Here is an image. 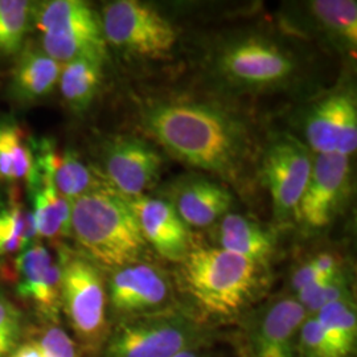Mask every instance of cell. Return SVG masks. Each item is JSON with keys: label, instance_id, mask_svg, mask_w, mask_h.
Wrapping results in <instances>:
<instances>
[{"label": "cell", "instance_id": "obj_20", "mask_svg": "<svg viewBox=\"0 0 357 357\" xmlns=\"http://www.w3.org/2000/svg\"><path fill=\"white\" fill-rule=\"evenodd\" d=\"M220 248L265 266L275 250V237L249 217L227 213L217 228Z\"/></svg>", "mask_w": 357, "mask_h": 357}, {"label": "cell", "instance_id": "obj_37", "mask_svg": "<svg viewBox=\"0 0 357 357\" xmlns=\"http://www.w3.org/2000/svg\"><path fill=\"white\" fill-rule=\"evenodd\" d=\"M13 348V345L0 340V357H4L6 355H8V354H10V351H11Z\"/></svg>", "mask_w": 357, "mask_h": 357}, {"label": "cell", "instance_id": "obj_18", "mask_svg": "<svg viewBox=\"0 0 357 357\" xmlns=\"http://www.w3.org/2000/svg\"><path fill=\"white\" fill-rule=\"evenodd\" d=\"M169 203L187 227L206 228L228 213L231 195L212 180L192 178L178 185Z\"/></svg>", "mask_w": 357, "mask_h": 357}, {"label": "cell", "instance_id": "obj_9", "mask_svg": "<svg viewBox=\"0 0 357 357\" xmlns=\"http://www.w3.org/2000/svg\"><path fill=\"white\" fill-rule=\"evenodd\" d=\"M261 169L275 218L286 221L295 216L312 169L308 147L291 135L280 137L268 144Z\"/></svg>", "mask_w": 357, "mask_h": 357}, {"label": "cell", "instance_id": "obj_34", "mask_svg": "<svg viewBox=\"0 0 357 357\" xmlns=\"http://www.w3.org/2000/svg\"><path fill=\"white\" fill-rule=\"evenodd\" d=\"M308 262L317 268L320 274H323L326 277L335 275V274L343 271L339 258L331 253H321V255H315Z\"/></svg>", "mask_w": 357, "mask_h": 357}, {"label": "cell", "instance_id": "obj_11", "mask_svg": "<svg viewBox=\"0 0 357 357\" xmlns=\"http://www.w3.org/2000/svg\"><path fill=\"white\" fill-rule=\"evenodd\" d=\"M348 190L349 158L339 153H317L294 217L307 229H324L342 211Z\"/></svg>", "mask_w": 357, "mask_h": 357}, {"label": "cell", "instance_id": "obj_29", "mask_svg": "<svg viewBox=\"0 0 357 357\" xmlns=\"http://www.w3.org/2000/svg\"><path fill=\"white\" fill-rule=\"evenodd\" d=\"M296 357H339L314 317H307L301 327Z\"/></svg>", "mask_w": 357, "mask_h": 357}, {"label": "cell", "instance_id": "obj_15", "mask_svg": "<svg viewBox=\"0 0 357 357\" xmlns=\"http://www.w3.org/2000/svg\"><path fill=\"white\" fill-rule=\"evenodd\" d=\"M17 293L31 301L47 319L59 318L61 308V262L43 245H32L16 258Z\"/></svg>", "mask_w": 357, "mask_h": 357}, {"label": "cell", "instance_id": "obj_31", "mask_svg": "<svg viewBox=\"0 0 357 357\" xmlns=\"http://www.w3.org/2000/svg\"><path fill=\"white\" fill-rule=\"evenodd\" d=\"M36 343L44 357H81L73 339L57 326L45 328Z\"/></svg>", "mask_w": 357, "mask_h": 357}, {"label": "cell", "instance_id": "obj_12", "mask_svg": "<svg viewBox=\"0 0 357 357\" xmlns=\"http://www.w3.org/2000/svg\"><path fill=\"white\" fill-rule=\"evenodd\" d=\"M306 311L295 296L277 298L258 308L246 327L245 357H296Z\"/></svg>", "mask_w": 357, "mask_h": 357}, {"label": "cell", "instance_id": "obj_19", "mask_svg": "<svg viewBox=\"0 0 357 357\" xmlns=\"http://www.w3.org/2000/svg\"><path fill=\"white\" fill-rule=\"evenodd\" d=\"M308 29L342 51H355L357 44V3L351 0H315L306 3Z\"/></svg>", "mask_w": 357, "mask_h": 357}, {"label": "cell", "instance_id": "obj_24", "mask_svg": "<svg viewBox=\"0 0 357 357\" xmlns=\"http://www.w3.org/2000/svg\"><path fill=\"white\" fill-rule=\"evenodd\" d=\"M35 168L33 150L20 126L11 118H0V178L28 180Z\"/></svg>", "mask_w": 357, "mask_h": 357}, {"label": "cell", "instance_id": "obj_36", "mask_svg": "<svg viewBox=\"0 0 357 357\" xmlns=\"http://www.w3.org/2000/svg\"><path fill=\"white\" fill-rule=\"evenodd\" d=\"M175 357H211V355L205 348H196V349H190V351L181 352Z\"/></svg>", "mask_w": 357, "mask_h": 357}, {"label": "cell", "instance_id": "obj_30", "mask_svg": "<svg viewBox=\"0 0 357 357\" xmlns=\"http://www.w3.org/2000/svg\"><path fill=\"white\" fill-rule=\"evenodd\" d=\"M357 149V109L356 102L352 96L347 94L345 97L342 116L339 122L337 138H336V151L339 155L349 158L356 153Z\"/></svg>", "mask_w": 357, "mask_h": 357}, {"label": "cell", "instance_id": "obj_17", "mask_svg": "<svg viewBox=\"0 0 357 357\" xmlns=\"http://www.w3.org/2000/svg\"><path fill=\"white\" fill-rule=\"evenodd\" d=\"M61 70L63 64L41 48L24 47L11 70L8 93L16 102H35L51 94L59 84Z\"/></svg>", "mask_w": 357, "mask_h": 357}, {"label": "cell", "instance_id": "obj_35", "mask_svg": "<svg viewBox=\"0 0 357 357\" xmlns=\"http://www.w3.org/2000/svg\"><path fill=\"white\" fill-rule=\"evenodd\" d=\"M10 357H44L36 342H31L17 348Z\"/></svg>", "mask_w": 357, "mask_h": 357}, {"label": "cell", "instance_id": "obj_38", "mask_svg": "<svg viewBox=\"0 0 357 357\" xmlns=\"http://www.w3.org/2000/svg\"><path fill=\"white\" fill-rule=\"evenodd\" d=\"M243 357H245V356H243Z\"/></svg>", "mask_w": 357, "mask_h": 357}, {"label": "cell", "instance_id": "obj_5", "mask_svg": "<svg viewBox=\"0 0 357 357\" xmlns=\"http://www.w3.org/2000/svg\"><path fill=\"white\" fill-rule=\"evenodd\" d=\"M215 335L211 326L176 307L121 320L105 339V357H175L206 348Z\"/></svg>", "mask_w": 357, "mask_h": 357}, {"label": "cell", "instance_id": "obj_23", "mask_svg": "<svg viewBox=\"0 0 357 357\" xmlns=\"http://www.w3.org/2000/svg\"><path fill=\"white\" fill-rule=\"evenodd\" d=\"M314 318L339 357L355 354L357 342V315L352 296L323 307Z\"/></svg>", "mask_w": 357, "mask_h": 357}, {"label": "cell", "instance_id": "obj_28", "mask_svg": "<svg viewBox=\"0 0 357 357\" xmlns=\"http://www.w3.org/2000/svg\"><path fill=\"white\" fill-rule=\"evenodd\" d=\"M349 296H352L349 291V281L344 273L340 271L308 284L299 290L295 298L305 308L307 317H314L323 307Z\"/></svg>", "mask_w": 357, "mask_h": 357}, {"label": "cell", "instance_id": "obj_14", "mask_svg": "<svg viewBox=\"0 0 357 357\" xmlns=\"http://www.w3.org/2000/svg\"><path fill=\"white\" fill-rule=\"evenodd\" d=\"M126 199L137 216L147 246L150 245L168 261L180 264L191 250V237L175 206L168 200L146 195Z\"/></svg>", "mask_w": 357, "mask_h": 357}, {"label": "cell", "instance_id": "obj_32", "mask_svg": "<svg viewBox=\"0 0 357 357\" xmlns=\"http://www.w3.org/2000/svg\"><path fill=\"white\" fill-rule=\"evenodd\" d=\"M22 314L10 301L0 296V340L8 344H16L20 335Z\"/></svg>", "mask_w": 357, "mask_h": 357}, {"label": "cell", "instance_id": "obj_22", "mask_svg": "<svg viewBox=\"0 0 357 357\" xmlns=\"http://www.w3.org/2000/svg\"><path fill=\"white\" fill-rule=\"evenodd\" d=\"M103 64L90 59H78L63 65L59 88L65 103L75 112H86L101 88Z\"/></svg>", "mask_w": 357, "mask_h": 357}, {"label": "cell", "instance_id": "obj_21", "mask_svg": "<svg viewBox=\"0 0 357 357\" xmlns=\"http://www.w3.org/2000/svg\"><path fill=\"white\" fill-rule=\"evenodd\" d=\"M26 183L31 188L32 215L38 236L48 240L70 236L72 200L57 191L51 180L40 174L38 168H35Z\"/></svg>", "mask_w": 357, "mask_h": 357}, {"label": "cell", "instance_id": "obj_13", "mask_svg": "<svg viewBox=\"0 0 357 357\" xmlns=\"http://www.w3.org/2000/svg\"><path fill=\"white\" fill-rule=\"evenodd\" d=\"M109 299L122 319L159 314L176 308L166 274L156 266L137 262L115 270Z\"/></svg>", "mask_w": 357, "mask_h": 357}, {"label": "cell", "instance_id": "obj_1", "mask_svg": "<svg viewBox=\"0 0 357 357\" xmlns=\"http://www.w3.org/2000/svg\"><path fill=\"white\" fill-rule=\"evenodd\" d=\"M142 125L175 159L228 180H237L252 153L246 125L213 103L153 101L142 110Z\"/></svg>", "mask_w": 357, "mask_h": 357}, {"label": "cell", "instance_id": "obj_25", "mask_svg": "<svg viewBox=\"0 0 357 357\" xmlns=\"http://www.w3.org/2000/svg\"><path fill=\"white\" fill-rule=\"evenodd\" d=\"M347 94H330L315 103L305 121L307 143L315 153H336V138Z\"/></svg>", "mask_w": 357, "mask_h": 357}, {"label": "cell", "instance_id": "obj_7", "mask_svg": "<svg viewBox=\"0 0 357 357\" xmlns=\"http://www.w3.org/2000/svg\"><path fill=\"white\" fill-rule=\"evenodd\" d=\"M100 17L106 44L131 57L163 60L178 43V32L172 23L141 1L107 3Z\"/></svg>", "mask_w": 357, "mask_h": 357}, {"label": "cell", "instance_id": "obj_27", "mask_svg": "<svg viewBox=\"0 0 357 357\" xmlns=\"http://www.w3.org/2000/svg\"><path fill=\"white\" fill-rule=\"evenodd\" d=\"M35 1L0 0V53L17 56L33 20Z\"/></svg>", "mask_w": 357, "mask_h": 357}, {"label": "cell", "instance_id": "obj_2", "mask_svg": "<svg viewBox=\"0 0 357 357\" xmlns=\"http://www.w3.org/2000/svg\"><path fill=\"white\" fill-rule=\"evenodd\" d=\"M264 266L221 248H191L178 264V284L202 323L238 318L261 290Z\"/></svg>", "mask_w": 357, "mask_h": 357}, {"label": "cell", "instance_id": "obj_33", "mask_svg": "<svg viewBox=\"0 0 357 357\" xmlns=\"http://www.w3.org/2000/svg\"><path fill=\"white\" fill-rule=\"evenodd\" d=\"M323 278H327V277L320 274L319 271L314 268L310 262H306L305 265L299 266V268L294 271L293 278H291V286H293L294 290L298 293L299 290L305 289L308 284H311L314 282L320 281Z\"/></svg>", "mask_w": 357, "mask_h": 357}, {"label": "cell", "instance_id": "obj_3", "mask_svg": "<svg viewBox=\"0 0 357 357\" xmlns=\"http://www.w3.org/2000/svg\"><path fill=\"white\" fill-rule=\"evenodd\" d=\"M70 229L90 258L105 268L141 262L147 243L128 200L112 187H100L72 202Z\"/></svg>", "mask_w": 357, "mask_h": 357}, {"label": "cell", "instance_id": "obj_26", "mask_svg": "<svg viewBox=\"0 0 357 357\" xmlns=\"http://www.w3.org/2000/svg\"><path fill=\"white\" fill-rule=\"evenodd\" d=\"M36 237L35 218L24 205L11 202L0 208V257L22 253Z\"/></svg>", "mask_w": 357, "mask_h": 357}, {"label": "cell", "instance_id": "obj_10", "mask_svg": "<svg viewBox=\"0 0 357 357\" xmlns=\"http://www.w3.org/2000/svg\"><path fill=\"white\" fill-rule=\"evenodd\" d=\"M105 176L125 197H138L153 190L160 178L163 158L150 143L134 135H116L103 143Z\"/></svg>", "mask_w": 357, "mask_h": 357}, {"label": "cell", "instance_id": "obj_16", "mask_svg": "<svg viewBox=\"0 0 357 357\" xmlns=\"http://www.w3.org/2000/svg\"><path fill=\"white\" fill-rule=\"evenodd\" d=\"M35 165L38 172L51 180L56 190L69 200L102 187L76 153H60L51 141L41 139L35 143Z\"/></svg>", "mask_w": 357, "mask_h": 357}, {"label": "cell", "instance_id": "obj_8", "mask_svg": "<svg viewBox=\"0 0 357 357\" xmlns=\"http://www.w3.org/2000/svg\"><path fill=\"white\" fill-rule=\"evenodd\" d=\"M61 307L82 344L96 348L106 339L107 295L94 262L76 255L61 259Z\"/></svg>", "mask_w": 357, "mask_h": 357}, {"label": "cell", "instance_id": "obj_6", "mask_svg": "<svg viewBox=\"0 0 357 357\" xmlns=\"http://www.w3.org/2000/svg\"><path fill=\"white\" fill-rule=\"evenodd\" d=\"M32 23L40 32V48L60 64L78 59L105 63L107 59L101 17L86 1H38Z\"/></svg>", "mask_w": 357, "mask_h": 357}, {"label": "cell", "instance_id": "obj_4", "mask_svg": "<svg viewBox=\"0 0 357 357\" xmlns=\"http://www.w3.org/2000/svg\"><path fill=\"white\" fill-rule=\"evenodd\" d=\"M211 70L222 85L240 93H268L287 88L301 72L295 52L261 33L222 41L211 56Z\"/></svg>", "mask_w": 357, "mask_h": 357}]
</instances>
